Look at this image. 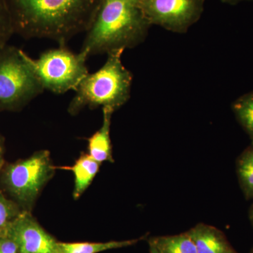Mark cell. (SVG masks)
Listing matches in <instances>:
<instances>
[{"label":"cell","mask_w":253,"mask_h":253,"mask_svg":"<svg viewBox=\"0 0 253 253\" xmlns=\"http://www.w3.org/2000/svg\"><path fill=\"white\" fill-rule=\"evenodd\" d=\"M14 34L66 44L86 33L100 0H6Z\"/></svg>","instance_id":"6da1fadb"},{"label":"cell","mask_w":253,"mask_h":253,"mask_svg":"<svg viewBox=\"0 0 253 253\" xmlns=\"http://www.w3.org/2000/svg\"><path fill=\"white\" fill-rule=\"evenodd\" d=\"M151 26L139 0H100L80 52L88 59L132 49L144 42Z\"/></svg>","instance_id":"7a4b0ae2"},{"label":"cell","mask_w":253,"mask_h":253,"mask_svg":"<svg viewBox=\"0 0 253 253\" xmlns=\"http://www.w3.org/2000/svg\"><path fill=\"white\" fill-rule=\"evenodd\" d=\"M124 50L113 51L97 71L88 73L77 86L68 108L71 116H76L88 107L107 108L117 111L130 98L133 76L123 64Z\"/></svg>","instance_id":"3957f363"},{"label":"cell","mask_w":253,"mask_h":253,"mask_svg":"<svg viewBox=\"0 0 253 253\" xmlns=\"http://www.w3.org/2000/svg\"><path fill=\"white\" fill-rule=\"evenodd\" d=\"M56 169L49 151L42 150L25 159L4 164L0 170V183L10 199L22 211L31 212L42 190L54 176Z\"/></svg>","instance_id":"277c9868"},{"label":"cell","mask_w":253,"mask_h":253,"mask_svg":"<svg viewBox=\"0 0 253 253\" xmlns=\"http://www.w3.org/2000/svg\"><path fill=\"white\" fill-rule=\"evenodd\" d=\"M24 53L8 44L0 48V112L21 111L44 90Z\"/></svg>","instance_id":"5b68a950"},{"label":"cell","mask_w":253,"mask_h":253,"mask_svg":"<svg viewBox=\"0 0 253 253\" xmlns=\"http://www.w3.org/2000/svg\"><path fill=\"white\" fill-rule=\"evenodd\" d=\"M44 90L54 94H64L76 90L88 72L87 59L81 54L73 52L66 44L44 51L38 59H32L24 53Z\"/></svg>","instance_id":"8992f818"},{"label":"cell","mask_w":253,"mask_h":253,"mask_svg":"<svg viewBox=\"0 0 253 253\" xmlns=\"http://www.w3.org/2000/svg\"><path fill=\"white\" fill-rule=\"evenodd\" d=\"M206 0H139L145 17L172 33L184 34L198 22L204 11Z\"/></svg>","instance_id":"52a82bcc"},{"label":"cell","mask_w":253,"mask_h":253,"mask_svg":"<svg viewBox=\"0 0 253 253\" xmlns=\"http://www.w3.org/2000/svg\"><path fill=\"white\" fill-rule=\"evenodd\" d=\"M20 253H54L57 240L39 224L31 212L23 211L9 226Z\"/></svg>","instance_id":"ba28073f"},{"label":"cell","mask_w":253,"mask_h":253,"mask_svg":"<svg viewBox=\"0 0 253 253\" xmlns=\"http://www.w3.org/2000/svg\"><path fill=\"white\" fill-rule=\"evenodd\" d=\"M197 253H238L225 234L214 226L199 223L187 231Z\"/></svg>","instance_id":"9c48e42d"},{"label":"cell","mask_w":253,"mask_h":253,"mask_svg":"<svg viewBox=\"0 0 253 253\" xmlns=\"http://www.w3.org/2000/svg\"><path fill=\"white\" fill-rule=\"evenodd\" d=\"M102 109V126L99 130L96 131L87 139L88 154L101 164L106 161L114 163L112 144L110 136L111 118L114 111L107 108Z\"/></svg>","instance_id":"30bf717a"},{"label":"cell","mask_w":253,"mask_h":253,"mask_svg":"<svg viewBox=\"0 0 253 253\" xmlns=\"http://www.w3.org/2000/svg\"><path fill=\"white\" fill-rule=\"evenodd\" d=\"M101 163L91 157L88 153H82L72 166L59 167L61 169L71 171L74 174L73 199L78 200L90 186L99 170Z\"/></svg>","instance_id":"8fae6325"},{"label":"cell","mask_w":253,"mask_h":253,"mask_svg":"<svg viewBox=\"0 0 253 253\" xmlns=\"http://www.w3.org/2000/svg\"><path fill=\"white\" fill-rule=\"evenodd\" d=\"M147 236L139 239L111 241L108 242H60L57 241L54 253H99L134 246Z\"/></svg>","instance_id":"7c38bea8"},{"label":"cell","mask_w":253,"mask_h":253,"mask_svg":"<svg viewBox=\"0 0 253 253\" xmlns=\"http://www.w3.org/2000/svg\"><path fill=\"white\" fill-rule=\"evenodd\" d=\"M148 243L154 246L160 253H197L194 241L187 231L176 235L151 237Z\"/></svg>","instance_id":"4fadbf2b"},{"label":"cell","mask_w":253,"mask_h":253,"mask_svg":"<svg viewBox=\"0 0 253 253\" xmlns=\"http://www.w3.org/2000/svg\"><path fill=\"white\" fill-rule=\"evenodd\" d=\"M236 172L245 199L253 200V144L247 146L236 158Z\"/></svg>","instance_id":"5bb4252c"},{"label":"cell","mask_w":253,"mask_h":253,"mask_svg":"<svg viewBox=\"0 0 253 253\" xmlns=\"http://www.w3.org/2000/svg\"><path fill=\"white\" fill-rule=\"evenodd\" d=\"M231 109L253 144V90L236 99L231 104Z\"/></svg>","instance_id":"9a60e30c"},{"label":"cell","mask_w":253,"mask_h":253,"mask_svg":"<svg viewBox=\"0 0 253 253\" xmlns=\"http://www.w3.org/2000/svg\"><path fill=\"white\" fill-rule=\"evenodd\" d=\"M22 211L18 204L0 190V236L7 232L11 223Z\"/></svg>","instance_id":"2e32d148"},{"label":"cell","mask_w":253,"mask_h":253,"mask_svg":"<svg viewBox=\"0 0 253 253\" xmlns=\"http://www.w3.org/2000/svg\"><path fill=\"white\" fill-rule=\"evenodd\" d=\"M14 34L12 18L6 0H0V48L7 44Z\"/></svg>","instance_id":"e0dca14e"},{"label":"cell","mask_w":253,"mask_h":253,"mask_svg":"<svg viewBox=\"0 0 253 253\" xmlns=\"http://www.w3.org/2000/svg\"><path fill=\"white\" fill-rule=\"evenodd\" d=\"M0 253H20L17 243L9 229L6 234L0 236Z\"/></svg>","instance_id":"ac0fdd59"},{"label":"cell","mask_w":253,"mask_h":253,"mask_svg":"<svg viewBox=\"0 0 253 253\" xmlns=\"http://www.w3.org/2000/svg\"><path fill=\"white\" fill-rule=\"evenodd\" d=\"M4 139L0 134V170L4 167Z\"/></svg>","instance_id":"d6986e66"},{"label":"cell","mask_w":253,"mask_h":253,"mask_svg":"<svg viewBox=\"0 0 253 253\" xmlns=\"http://www.w3.org/2000/svg\"><path fill=\"white\" fill-rule=\"evenodd\" d=\"M253 0H220L224 4L229 5H236L243 1H252Z\"/></svg>","instance_id":"ffe728a7"},{"label":"cell","mask_w":253,"mask_h":253,"mask_svg":"<svg viewBox=\"0 0 253 253\" xmlns=\"http://www.w3.org/2000/svg\"><path fill=\"white\" fill-rule=\"evenodd\" d=\"M249 218L250 221H251V225H252L253 228V204L251 205V207H250L249 211Z\"/></svg>","instance_id":"44dd1931"},{"label":"cell","mask_w":253,"mask_h":253,"mask_svg":"<svg viewBox=\"0 0 253 253\" xmlns=\"http://www.w3.org/2000/svg\"><path fill=\"white\" fill-rule=\"evenodd\" d=\"M149 252L150 253H160L157 251V249H156V248L154 247V246H153L152 245H149Z\"/></svg>","instance_id":"7402d4cb"},{"label":"cell","mask_w":253,"mask_h":253,"mask_svg":"<svg viewBox=\"0 0 253 253\" xmlns=\"http://www.w3.org/2000/svg\"><path fill=\"white\" fill-rule=\"evenodd\" d=\"M249 253H253V247L252 248V249L251 250Z\"/></svg>","instance_id":"603a6c76"},{"label":"cell","mask_w":253,"mask_h":253,"mask_svg":"<svg viewBox=\"0 0 253 253\" xmlns=\"http://www.w3.org/2000/svg\"></svg>","instance_id":"cb8c5ba5"},{"label":"cell","mask_w":253,"mask_h":253,"mask_svg":"<svg viewBox=\"0 0 253 253\" xmlns=\"http://www.w3.org/2000/svg\"></svg>","instance_id":"d4e9b609"}]
</instances>
